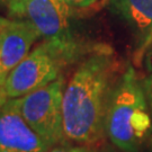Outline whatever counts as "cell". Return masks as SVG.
<instances>
[{
  "label": "cell",
  "mask_w": 152,
  "mask_h": 152,
  "mask_svg": "<svg viewBox=\"0 0 152 152\" xmlns=\"http://www.w3.org/2000/svg\"><path fill=\"white\" fill-rule=\"evenodd\" d=\"M123 70L112 48L95 45L88 51L64 89L63 121L68 140L83 145L103 140L110 96Z\"/></svg>",
  "instance_id": "1"
},
{
  "label": "cell",
  "mask_w": 152,
  "mask_h": 152,
  "mask_svg": "<svg viewBox=\"0 0 152 152\" xmlns=\"http://www.w3.org/2000/svg\"><path fill=\"white\" fill-rule=\"evenodd\" d=\"M106 135L122 152H139L152 133V115L142 79L127 65L115 85L106 115Z\"/></svg>",
  "instance_id": "2"
},
{
  "label": "cell",
  "mask_w": 152,
  "mask_h": 152,
  "mask_svg": "<svg viewBox=\"0 0 152 152\" xmlns=\"http://www.w3.org/2000/svg\"><path fill=\"white\" fill-rule=\"evenodd\" d=\"M83 48H69L43 41L7 76L4 97L20 98L56 80L64 66L83 54Z\"/></svg>",
  "instance_id": "3"
},
{
  "label": "cell",
  "mask_w": 152,
  "mask_h": 152,
  "mask_svg": "<svg viewBox=\"0 0 152 152\" xmlns=\"http://www.w3.org/2000/svg\"><path fill=\"white\" fill-rule=\"evenodd\" d=\"M63 76L20 97V109L28 125L51 147L63 145L66 135L63 121Z\"/></svg>",
  "instance_id": "4"
},
{
  "label": "cell",
  "mask_w": 152,
  "mask_h": 152,
  "mask_svg": "<svg viewBox=\"0 0 152 152\" xmlns=\"http://www.w3.org/2000/svg\"><path fill=\"white\" fill-rule=\"evenodd\" d=\"M72 8L64 0H26L22 18L37 29L43 41L69 48H82L71 31Z\"/></svg>",
  "instance_id": "5"
},
{
  "label": "cell",
  "mask_w": 152,
  "mask_h": 152,
  "mask_svg": "<svg viewBox=\"0 0 152 152\" xmlns=\"http://www.w3.org/2000/svg\"><path fill=\"white\" fill-rule=\"evenodd\" d=\"M50 148L24 118L20 98L0 104V152H45Z\"/></svg>",
  "instance_id": "6"
},
{
  "label": "cell",
  "mask_w": 152,
  "mask_h": 152,
  "mask_svg": "<svg viewBox=\"0 0 152 152\" xmlns=\"http://www.w3.org/2000/svg\"><path fill=\"white\" fill-rule=\"evenodd\" d=\"M39 37L37 29L26 18L8 19L0 31V81L4 88L7 76L31 52Z\"/></svg>",
  "instance_id": "7"
},
{
  "label": "cell",
  "mask_w": 152,
  "mask_h": 152,
  "mask_svg": "<svg viewBox=\"0 0 152 152\" xmlns=\"http://www.w3.org/2000/svg\"><path fill=\"white\" fill-rule=\"evenodd\" d=\"M112 9L139 34L140 41L152 29V0H112Z\"/></svg>",
  "instance_id": "8"
},
{
  "label": "cell",
  "mask_w": 152,
  "mask_h": 152,
  "mask_svg": "<svg viewBox=\"0 0 152 152\" xmlns=\"http://www.w3.org/2000/svg\"><path fill=\"white\" fill-rule=\"evenodd\" d=\"M152 50V29L149 32L145 37H143L139 42L135 51L133 53V62L136 66H140L144 59L147 58L149 52Z\"/></svg>",
  "instance_id": "9"
},
{
  "label": "cell",
  "mask_w": 152,
  "mask_h": 152,
  "mask_svg": "<svg viewBox=\"0 0 152 152\" xmlns=\"http://www.w3.org/2000/svg\"><path fill=\"white\" fill-rule=\"evenodd\" d=\"M142 83H143V88L147 95L148 103L150 106V110H151L152 115V58L151 55L148 56L147 59V71L145 75L142 79ZM151 145H152V134H151Z\"/></svg>",
  "instance_id": "10"
},
{
  "label": "cell",
  "mask_w": 152,
  "mask_h": 152,
  "mask_svg": "<svg viewBox=\"0 0 152 152\" xmlns=\"http://www.w3.org/2000/svg\"><path fill=\"white\" fill-rule=\"evenodd\" d=\"M26 0H6V7L8 12L14 18H22L23 7Z\"/></svg>",
  "instance_id": "11"
},
{
  "label": "cell",
  "mask_w": 152,
  "mask_h": 152,
  "mask_svg": "<svg viewBox=\"0 0 152 152\" xmlns=\"http://www.w3.org/2000/svg\"><path fill=\"white\" fill-rule=\"evenodd\" d=\"M45 152H96L88 145L81 144L80 147H66V145H56V147L50 148Z\"/></svg>",
  "instance_id": "12"
},
{
  "label": "cell",
  "mask_w": 152,
  "mask_h": 152,
  "mask_svg": "<svg viewBox=\"0 0 152 152\" xmlns=\"http://www.w3.org/2000/svg\"><path fill=\"white\" fill-rule=\"evenodd\" d=\"M64 1L72 8L78 9V8H88L94 5L97 0H64Z\"/></svg>",
  "instance_id": "13"
},
{
  "label": "cell",
  "mask_w": 152,
  "mask_h": 152,
  "mask_svg": "<svg viewBox=\"0 0 152 152\" xmlns=\"http://www.w3.org/2000/svg\"><path fill=\"white\" fill-rule=\"evenodd\" d=\"M6 99L4 97V88H2V85H1V81H0V104L2 102H5Z\"/></svg>",
  "instance_id": "14"
},
{
  "label": "cell",
  "mask_w": 152,
  "mask_h": 152,
  "mask_svg": "<svg viewBox=\"0 0 152 152\" xmlns=\"http://www.w3.org/2000/svg\"><path fill=\"white\" fill-rule=\"evenodd\" d=\"M8 22V19L7 18H4V17H0V31L2 29V27L6 25V23Z\"/></svg>",
  "instance_id": "15"
},
{
  "label": "cell",
  "mask_w": 152,
  "mask_h": 152,
  "mask_svg": "<svg viewBox=\"0 0 152 152\" xmlns=\"http://www.w3.org/2000/svg\"><path fill=\"white\" fill-rule=\"evenodd\" d=\"M0 6H5L6 7V0H0Z\"/></svg>",
  "instance_id": "16"
}]
</instances>
